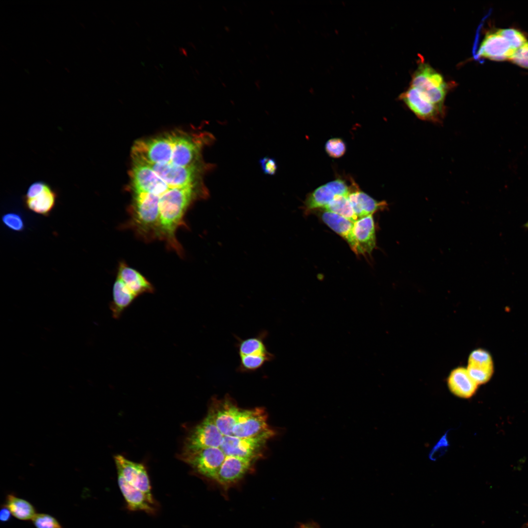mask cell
I'll return each instance as SVG.
<instances>
[{"instance_id":"obj_10","label":"cell","mask_w":528,"mask_h":528,"mask_svg":"<svg viewBox=\"0 0 528 528\" xmlns=\"http://www.w3.org/2000/svg\"><path fill=\"white\" fill-rule=\"evenodd\" d=\"M266 411L262 407L241 409L233 428V436L241 438L257 436L269 429Z\"/></svg>"},{"instance_id":"obj_41","label":"cell","mask_w":528,"mask_h":528,"mask_svg":"<svg viewBox=\"0 0 528 528\" xmlns=\"http://www.w3.org/2000/svg\"><path fill=\"white\" fill-rule=\"evenodd\" d=\"M524 227L525 228H527L528 229V220L526 222V223L524 224Z\"/></svg>"},{"instance_id":"obj_25","label":"cell","mask_w":528,"mask_h":528,"mask_svg":"<svg viewBox=\"0 0 528 528\" xmlns=\"http://www.w3.org/2000/svg\"><path fill=\"white\" fill-rule=\"evenodd\" d=\"M112 300L110 308L113 318L118 319L124 311L137 296L128 288L123 281L117 277L112 289Z\"/></svg>"},{"instance_id":"obj_19","label":"cell","mask_w":528,"mask_h":528,"mask_svg":"<svg viewBox=\"0 0 528 528\" xmlns=\"http://www.w3.org/2000/svg\"><path fill=\"white\" fill-rule=\"evenodd\" d=\"M200 143L186 133H179L171 162L176 166L188 167L194 164L200 150Z\"/></svg>"},{"instance_id":"obj_11","label":"cell","mask_w":528,"mask_h":528,"mask_svg":"<svg viewBox=\"0 0 528 528\" xmlns=\"http://www.w3.org/2000/svg\"><path fill=\"white\" fill-rule=\"evenodd\" d=\"M241 409L229 396L212 398L207 415L224 436H233V428Z\"/></svg>"},{"instance_id":"obj_43","label":"cell","mask_w":528,"mask_h":528,"mask_svg":"<svg viewBox=\"0 0 528 528\" xmlns=\"http://www.w3.org/2000/svg\"><path fill=\"white\" fill-rule=\"evenodd\" d=\"M309 528V527H304V528Z\"/></svg>"},{"instance_id":"obj_30","label":"cell","mask_w":528,"mask_h":528,"mask_svg":"<svg viewBox=\"0 0 528 528\" xmlns=\"http://www.w3.org/2000/svg\"><path fill=\"white\" fill-rule=\"evenodd\" d=\"M323 209L342 216L353 222L358 219L347 196H336Z\"/></svg>"},{"instance_id":"obj_7","label":"cell","mask_w":528,"mask_h":528,"mask_svg":"<svg viewBox=\"0 0 528 528\" xmlns=\"http://www.w3.org/2000/svg\"><path fill=\"white\" fill-rule=\"evenodd\" d=\"M57 198L54 189L45 181L38 180L30 185L22 199L27 209L47 216L55 207Z\"/></svg>"},{"instance_id":"obj_37","label":"cell","mask_w":528,"mask_h":528,"mask_svg":"<svg viewBox=\"0 0 528 528\" xmlns=\"http://www.w3.org/2000/svg\"><path fill=\"white\" fill-rule=\"evenodd\" d=\"M263 172L267 175H273L277 169V165L274 159L265 157L260 161Z\"/></svg>"},{"instance_id":"obj_40","label":"cell","mask_w":528,"mask_h":528,"mask_svg":"<svg viewBox=\"0 0 528 528\" xmlns=\"http://www.w3.org/2000/svg\"><path fill=\"white\" fill-rule=\"evenodd\" d=\"M179 51H180V53L181 54L187 56V52H186V50L184 48H183L182 47H180L179 48Z\"/></svg>"},{"instance_id":"obj_31","label":"cell","mask_w":528,"mask_h":528,"mask_svg":"<svg viewBox=\"0 0 528 528\" xmlns=\"http://www.w3.org/2000/svg\"><path fill=\"white\" fill-rule=\"evenodd\" d=\"M497 32L505 38L515 50L527 42L525 35L520 31L513 28L500 29Z\"/></svg>"},{"instance_id":"obj_17","label":"cell","mask_w":528,"mask_h":528,"mask_svg":"<svg viewBox=\"0 0 528 528\" xmlns=\"http://www.w3.org/2000/svg\"><path fill=\"white\" fill-rule=\"evenodd\" d=\"M118 484L128 510L143 511L151 515L155 514L158 508L156 501L151 500L146 494L134 488L118 474Z\"/></svg>"},{"instance_id":"obj_22","label":"cell","mask_w":528,"mask_h":528,"mask_svg":"<svg viewBox=\"0 0 528 528\" xmlns=\"http://www.w3.org/2000/svg\"><path fill=\"white\" fill-rule=\"evenodd\" d=\"M447 382L451 392L463 398L472 396L478 386L470 376L466 368L463 367L453 369L447 378Z\"/></svg>"},{"instance_id":"obj_18","label":"cell","mask_w":528,"mask_h":528,"mask_svg":"<svg viewBox=\"0 0 528 528\" xmlns=\"http://www.w3.org/2000/svg\"><path fill=\"white\" fill-rule=\"evenodd\" d=\"M466 369L473 380L479 385L484 384L491 378L493 364L490 354L478 349L472 352L468 359Z\"/></svg>"},{"instance_id":"obj_34","label":"cell","mask_w":528,"mask_h":528,"mask_svg":"<svg viewBox=\"0 0 528 528\" xmlns=\"http://www.w3.org/2000/svg\"><path fill=\"white\" fill-rule=\"evenodd\" d=\"M346 145L340 138H333L326 143L325 150L330 156L339 158L343 156L346 151Z\"/></svg>"},{"instance_id":"obj_38","label":"cell","mask_w":528,"mask_h":528,"mask_svg":"<svg viewBox=\"0 0 528 528\" xmlns=\"http://www.w3.org/2000/svg\"><path fill=\"white\" fill-rule=\"evenodd\" d=\"M446 435H444L432 449L430 455L431 459L433 458L434 459V457L440 448H441L442 449H444L448 446V441L446 440Z\"/></svg>"},{"instance_id":"obj_3","label":"cell","mask_w":528,"mask_h":528,"mask_svg":"<svg viewBox=\"0 0 528 528\" xmlns=\"http://www.w3.org/2000/svg\"><path fill=\"white\" fill-rule=\"evenodd\" d=\"M178 134L173 132L136 141L132 151V159L147 163H170Z\"/></svg>"},{"instance_id":"obj_35","label":"cell","mask_w":528,"mask_h":528,"mask_svg":"<svg viewBox=\"0 0 528 528\" xmlns=\"http://www.w3.org/2000/svg\"><path fill=\"white\" fill-rule=\"evenodd\" d=\"M509 60L522 67L528 69V42L517 49Z\"/></svg>"},{"instance_id":"obj_21","label":"cell","mask_w":528,"mask_h":528,"mask_svg":"<svg viewBox=\"0 0 528 528\" xmlns=\"http://www.w3.org/2000/svg\"><path fill=\"white\" fill-rule=\"evenodd\" d=\"M320 215L323 221L345 239L356 255H359L358 244L353 233L354 222L342 216L326 210Z\"/></svg>"},{"instance_id":"obj_14","label":"cell","mask_w":528,"mask_h":528,"mask_svg":"<svg viewBox=\"0 0 528 528\" xmlns=\"http://www.w3.org/2000/svg\"><path fill=\"white\" fill-rule=\"evenodd\" d=\"M143 163L149 166L171 188L195 185L194 182L197 172L195 165L181 167L171 163Z\"/></svg>"},{"instance_id":"obj_2","label":"cell","mask_w":528,"mask_h":528,"mask_svg":"<svg viewBox=\"0 0 528 528\" xmlns=\"http://www.w3.org/2000/svg\"><path fill=\"white\" fill-rule=\"evenodd\" d=\"M159 197L134 193L130 209V224L137 235L146 240L159 239Z\"/></svg>"},{"instance_id":"obj_6","label":"cell","mask_w":528,"mask_h":528,"mask_svg":"<svg viewBox=\"0 0 528 528\" xmlns=\"http://www.w3.org/2000/svg\"><path fill=\"white\" fill-rule=\"evenodd\" d=\"M274 435L269 430L257 436L241 438L233 436H224L220 448L226 456H236L255 460L260 458L267 440Z\"/></svg>"},{"instance_id":"obj_26","label":"cell","mask_w":528,"mask_h":528,"mask_svg":"<svg viewBox=\"0 0 528 528\" xmlns=\"http://www.w3.org/2000/svg\"><path fill=\"white\" fill-rule=\"evenodd\" d=\"M268 334L265 330L260 331L256 336L241 339L235 336L237 340L235 346L239 356L242 355H258L270 353L265 344V340Z\"/></svg>"},{"instance_id":"obj_39","label":"cell","mask_w":528,"mask_h":528,"mask_svg":"<svg viewBox=\"0 0 528 528\" xmlns=\"http://www.w3.org/2000/svg\"><path fill=\"white\" fill-rule=\"evenodd\" d=\"M12 514L9 509L4 505L0 511V520L2 522H8L11 519Z\"/></svg>"},{"instance_id":"obj_42","label":"cell","mask_w":528,"mask_h":528,"mask_svg":"<svg viewBox=\"0 0 528 528\" xmlns=\"http://www.w3.org/2000/svg\"><path fill=\"white\" fill-rule=\"evenodd\" d=\"M528 528V523H527V524H525V525H524V527H523V528Z\"/></svg>"},{"instance_id":"obj_24","label":"cell","mask_w":528,"mask_h":528,"mask_svg":"<svg viewBox=\"0 0 528 528\" xmlns=\"http://www.w3.org/2000/svg\"><path fill=\"white\" fill-rule=\"evenodd\" d=\"M347 197L358 219L373 215L387 205L385 201H378L359 190H351Z\"/></svg>"},{"instance_id":"obj_9","label":"cell","mask_w":528,"mask_h":528,"mask_svg":"<svg viewBox=\"0 0 528 528\" xmlns=\"http://www.w3.org/2000/svg\"><path fill=\"white\" fill-rule=\"evenodd\" d=\"M223 437L211 418L207 415L190 432L185 440L183 450L220 447Z\"/></svg>"},{"instance_id":"obj_1","label":"cell","mask_w":528,"mask_h":528,"mask_svg":"<svg viewBox=\"0 0 528 528\" xmlns=\"http://www.w3.org/2000/svg\"><path fill=\"white\" fill-rule=\"evenodd\" d=\"M194 185L171 188L159 197V239L181 255L183 250L176 237L177 228L196 196Z\"/></svg>"},{"instance_id":"obj_4","label":"cell","mask_w":528,"mask_h":528,"mask_svg":"<svg viewBox=\"0 0 528 528\" xmlns=\"http://www.w3.org/2000/svg\"><path fill=\"white\" fill-rule=\"evenodd\" d=\"M411 87L419 91L428 100L444 109L447 86L442 75L426 63H421L412 76Z\"/></svg>"},{"instance_id":"obj_5","label":"cell","mask_w":528,"mask_h":528,"mask_svg":"<svg viewBox=\"0 0 528 528\" xmlns=\"http://www.w3.org/2000/svg\"><path fill=\"white\" fill-rule=\"evenodd\" d=\"M180 457L199 474L214 480L226 455L220 447L183 450Z\"/></svg>"},{"instance_id":"obj_27","label":"cell","mask_w":528,"mask_h":528,"mask_svg":"<svg viewBox=\"0 0 528 528\" xmlns=\"http://www.w3.org/2000/svg\"><path fill=\"white\" fill-rule=\"evenodd\" d=\"M4 505L12 516L20 520H32L37 514L35 507L30 503L13 494L6 496Z\"/></svg>"},{"instance_id":"obj_20","label":"cell","mask_w":528,"mask_h":528,"mask_svg":"<svg viewBox=\"0 0 528 528\" xmlns=\"http://www.w3.org/2000/svg\"><path fill=\"white\" fill-rule=\"evenodd\" d=\"M353 233L358 244L359 255L370 254L376 245L375 226L373 215L355 221L353 223Z\"/></svg>"},{"instance_id":"obj_32","label":"cell","mask_w":528,"mask_h":528,"mask_svg":"<svg viewBox=\"0 0 528 528\" xmlns=\"http://www.w3.org/2000/svg\"><path fill=\"white\" fill-rule=\"evenodd\" d=\"M36 528H63L53 516L45 513H37L31 520Z\"/></svg>"},{"instance_id":"obj_29","label":"cell","mask_w":528,"mask_h":528,"mask_svg":"<svg viewBox=\"0 0 528 528\" xmlns=\"http://www.w3.org/2000/svg\"><path fill=\"white\" fill-rule=\"evenodd\" d=\"M239 364L236 371L241 373H249L256 372L262 368L267 362L273 360L275 355L270 352L267 354L258 355L240 356Z\"/></svg>"},{"instance_id":"obj_8","label":"cell","mask_w":528,"mask_h":528,"mask_svg":"<svg viewBox=\"0 0 528 528\" xmlns=\"http://www.w3.org/2000/svg\"><path fill=\"white\" fill-rule=\"evenodd\" d=\"M130 175L134 193H146L160 197L171 189L148 165L132 160Z\"/></svg>"},{"instance_id":"obj_33","label":"cell","mask_w":528,"mask_h":528,"mask_svg":"<svg viewBox=\"0 0 528 528\" xmlns=\"http://www.w3.org/2000/svg\"><path fill=\"white\" fill-rule=\"evenodd\" d=\"M1 220L6 227L13 231H22L25 228L23 219L16 213L9 212L4 214Z\"/></svg>"},{"instance_id":"obj_28","label":"cell","mask_w":528,"mask_h":528,"mask_svg":"<svg viewBox=\"0 0 528 528\" xmlns=\"http://www.w3.org/2000/svg\"><path fill=\"white\" fill-rule=\"evenodd\" d=\"M336 196L326 184L317 188L307 198L305 207L307 210L324 209Z\"/></svg>"},{"instance_id":"obj_36","label":"cell","mask_w":528,"mask_h":528,"mask_svg":"<svg viewBox=\"0 0 528 528\" xmlns=\"http://www.w3.org/2000/svg\"><path fill=\"white\" fill-rule=\"evenodd\" d=\"M326 185L335 196H347L351 191L345 181L339 179L330 181Z\"/></svg>"},{"instance_id":"obj_15","label":"cell","mask_w":528,"mask_h":528,"mask_svg":"<svg viewBox=\"0 0 528 528\" xmlns=\"http://www.w3.org/2000/svg\"><path fill=\"white\" fill-rule=\"evenodd\" d=\"M516 50L497 31L487 33L479 47L477 57L493 61L509 60Z\"/></svg>"},{"instance_id":"obj_16","label":"cell","mask_w":528,"mask_h":528,"mask_svg":"<svg viewBox=\"0 0 528 528\" xmlns=\"http://www.w3.org/2000/svg\"><path fill=\"white\" fill-rule=\"evenodd\" d=\"M256 460L236 456H226L215 480L224 487L229 486L242 479L250 470Z\"/></svg>"},{"instance_id":"obj_23","label":"cell","mask_w":528,"mask_h":528,"mask_svg":"<svg viewBox=\"0 0 528 528\" xmlns=\"http://www.w3.org/2000/svg\"><path fill=\"white\" fill-rule=\"evenodd\" d=\"M117 277L121 279L137 297L154 291V286L146 278L124 263H120Z\"/></svg>"},{"instance_id":"obj_13","label":"cell","mask_w":528,"mask_h":528,"mask_svg":"<svg viewBox=\"0 0 528 528\" xmlns=\"http://www.w3.org/2000/svg\"><path fill=\"white\" fill-rule=\"evenodd\" d=\"M399 98L418 118L422 120L439 123L444 117L445 109L430 102L419 91L411 86L400 95Z\"/></svg>"},{"instance_id":"obj_12","label":"cell","mask_w":528,"mask_h":528,"mask_svg":"<svg viewBox=\"0 0 528 528\" xmlns=\"http://www.w3.org/2000/svg\"><path fill=\"white\" fill-rule=\"evenodd\" d=\"M117 474L134 488L146 494L151 500L155 501L152 492V487L148 473L145 466L139 463L132 462L120 455L114 457Z\"/></svg>"}]
</instances>
